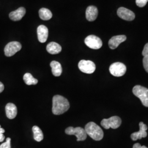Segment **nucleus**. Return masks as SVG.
Segmentation results:
<instances>
[{
	"mask_svg": "<svg viewBox=\"0 0 148 148\" xmlns=\"http://www.w3.org/2000/svg\"><path fill=\"white\" fill-rule=\"evenodd\" d=\"M5 139V137L3 133H0V142H2Z\"/></svg>",
	"mask_w": 148,
	"mask_h": 148,
	"instance_id": "27",
	"label": "nucleus"
},
{
	"mask_svg": "<svg viewBox=\"0 0 148 148\" xmlns=\"http://www.w3.org/2000/svg\"><path fill=\"white\" fill-rule=\"evenodd\" d=\"M78 66L81 71L88 74L93 73L96 68L95 64L93 62L86 60H81L79 61Z\"/></svg>",
	"mask_w": 148,
	"mask_h": 148,
	"instance_id": "7",
	"label": "nucleus"
},
{
	"mask_svg": "<svg viewBox=\"0 0 148 148\" xmlns=\"http://www.w3.org/2000/svg\"><path fill=\"white\" fill-rule=\"evenodd\" d=\"M11 138H7L6 139V141L5 142L0 145V148H11Z\"/></svg>",
	"mask_w": 148,
	"mask_h": 148,
	"instance_id": "22",
	"label": "nucleus"
},
{
	"mask_svg": "<svg viewBox=\"0 0 148 148\" xmlns=\"http://www.w3.org/2000/svg\"><path fill=\"white\" fill-rule=\"evenodd\" d=\"M32 131L34 133V138L38 142L42 141L43 139V134L41 130L37 126H34L32 127Z\"/></svg>",
	"mask_w": 148,
	"mask_h": 148,
	"instance_id": "20",
	"label": "nucleus"
},
{
	"mask_svg": "<svg viewBox=\"0 0 148 148\" xmlns=\"http://www.w3.org/2000/svg\"><path fill=\"white\" fill-rule=\"evenodd\" d=\"M52 112L53 114L59 115L64 114L69 110L70 104L66 98L60 95L53 97Z\"/></svg>",
	"mask_w": 148,
	"mask_h": 148,
	"instance_id": "1",
	"label": "nucleus"
},
{
	"mask_svg": "<svg viewBox=\"0 0 148 148\" xmlns=\"http://www.w3.org/2000/svg\"><path fill=\"white\" fill-rule=\"evenodd\" d=\"M98 14L97 8L94 5H90L87 8L86 11V17L87 21H93L97 19Z\"/></svg>",
	"mask_w": 148,
	"mask_h": 148,
	"instance_id": "14",
	"label": "nucleus"
},
{
	"mask_svg": "<svg viewBox=\"0 0 148 148\" xmlns=\"http://www.w3.org/2000/svg\"><path fill=\"white\" fill-rule=\"evenodd\" d=\"M6 116L9 119H13L17 115V108L16 105L9 103L5 106Z\"/></svg>",
	"mask_w": 148,
	"mask_h": 148,
	"instance_id": "16",
	"label": "nucleus"
},
{
	"mask_svg": "<svg viewBox=\"0 0 148 148\" xmlns=\"http://www.w3.org/2000/svg\"><path fill=\"white\" fill-rule=\"evenodd\" d=\"M4 85L1 82H0V93L3 92V90H4Z\"/></svg>",
	"mask_w": 148,
	"mask_h": 148,
	"instance_id": "28",
	"label": "nucleus"
},
{
	"mask_svg": "<svg viewBox=\"0 0 148 148\" xmlns=\"http://www.w3.org/2000/svg\"><path fill=\"white\" fill-rule=\"evenodd\" d=\"M86 45L88 47L93 49H98L103 45V42L99 37L95 35H90L85 38Z\"/></svg>",
	"mask_w": 148,
	"mask_h": 148,
	"instance_id": "8",
	"label": "nucleus"
},
{
	"mask_svg": "<svg viewBox=\"0 0 148 148\" xmlns=\"http://www.w3.org/2000/svg\"><path fill=\"white\" fill-rule=\"evenodd\" d=\"M85 130L87 135L97 141L101 140L104 137V133L102 129L93 122H90L87 123Z\"/></svg>",
	"mask_w": 148,
	"mask_h": 148,
	"instance_id": "2",
	"label": "nucleus"
},
{
	"mask_svg": "<svg viewBox=\"0 0 148 148\" xmlns=\"http://www.w3.org/2000/svg\"><path fill=\"white\" fill-rule=\"evenodd\" d=\"M117 13L120 18L127 21H132L135 18V14L132 11L125 7H120Z\"/></svg>",
	"mask_w": 148,
	"mask_h": 148,
	"instance_id": "10",
	"label": "nucleus"
},
{
	"mask_svg": "<svg viewBox=\"0 0 148 148\" xmlns=\"http://www.w3.org/2000/svg\"><path fill=\"white\" fill-rule=\"evenodd\" d=\"M133 148H148L147 147L143 145L142 146L139 143H136L133 145Z\"/></svg>",
	"mask_w": 148,
	"mask_h": 148,
	"instance_id": "26",
	"label": "nucleus"
},
{
	"mask_svg": "<svg viewBox=\"0 0 148 148\" xmlns=\"http://www.w3.org/2000/svg\"><path fill=\"white\" fill-rule=\"evenodd\" d=\"M21 49V45L17 41L8 43L5 48V54L7 57H12Z\"/></svg>",
	"mask_w": 148,
	"mask_h": 148,
	"instance_id": "9",
	"label": "nucleus"
},
{
	"mask_svg": "<svg viewBox=\"0 0 148 148\" xmlns=\"http://www.w3.org/2000/svg\"><path fill=\"white\" fill-rule=\"evenodd\" d=\"M142 55L144 57H148V43H147L143 49Z\"/></svg>",
	"mask_w": 148,
	"mask_h": 148,
	"instance_id": "25",
	"label": "nucleus"
},
{
	"mask_svg": "<svg viewBox=\"0 0 148 148\" xmlns=\"http://www.w3.org/2000/svg\"><path fill=\"white\" fill-rule=\"evenodd\" d=\"M37 36L38 41L41 43L45 42L47 40L48 36V29L47 27L41 25L37 27Z\"/></svg>",
	"mask_w": 148,
	"mask_h": 148,
	"instance_id": "13",
	"label": "nucleus"
},
{
	"mask_svg": "<svg viewBox=\"0 0 148 148\" xmlns=\"http://www.w3.org/2000/svg\"><path fill=\"white\" fill-rule=\"evenodd\" d=\"M127 37L125 35H117L111 37L109 41V46L111 49H115L122 42L125 41Z\"/></svg>",
	"mask_w": 148,
	"mask_h": 148,
	"instance_id": "12",
	"label": "nucleus"
},
{
	"mask_svg": "<svg viewBox=\"0 0 148 148\" xmlns=\"http://www.w3.org/2000/svg\"><path fill=\"white\" fill-rule=\"evenodd\" d=\"M65 132L68 135H75L77 138V141H84L87 138V133L85 129L82 127H68Z\"/></svg>",
	"mask_w": 148,
	"mask_h": 148,
	"instance_id": "5",
	"label": "nucleus"
},
{
	"mask_svg": "<svg viewBox=\"0 0 148 148\" xmlns=\"http://www.w3.org/2000/svg\"><path fill=\"white\" fill-rule=\"evenodd\" d=\"M121 119L117 116H112L109 119H104L101 121V125L105 129H116L120 126L121 124Z\"/></svg>",
	"mask_w": 148,
	"mask_h": 148,
	"instance_id": "4",
	"label": "nucleus"
},
{
	"mask_svg": "<svg viewBox=\"0 0 148 148\" xmlns=\"http://www.w3.org/2000/svg\"><path fill=\"white\" fill-rule=\"evenodd\" d=\"M133 93L138 97L146 107H148V89L142 86L137 85L133 88Z\"/></svg>",
	"mask_w": 148,
	"mask_h": 148,
	"instance_id": "3",
	"label": "nucleus"
},
{
	"mask_svg": "<svg viewBox=\"0 0 148 148\" xmlns=\"http://www.w3.org/2000/svg\"><path fill=\"white\" fill-rule=\"evenodd\" d=\"M52 72L54 76H60L62 73V67L61 64L57 61H52L50 63Z\"/></svg>",
	"mask_w": 148,
	"mask_h": 148,
	"instance_id": "18",
	"label": "nucleus"
},
{
	"mask_svg": "<svg viewBox=\"0 0 148 148\" xmlns=\"http://www.w3.org/2000/svg\"><path fill=\"white\" fill-rule=\"evenodd\" d=\"M139 131L138 132L133 133L131 135V138L133 140L136 141L138 139H140L142 138H145L147 136V130H148L147 126L143 122H140L139 123Z\"/></svg>",
	"mask_w": 148,
	"mask_h": 148,
	"instance_id": "11",
	"label": "nucleus"
},
{
	"mask_svg": "<svg viewBox=\"0 0 148 148\" xmlns=\"http://www.w3.org/2000/svg\"><path fill=\"white\" fill-rule=\"evenodd\" d=\"M46 49L48 52L51 54H57L62 51V47L58 43L52 42L48 44Z\"/></svg>",
	"mask_w": 148,
	"mask_h": 148,
	"instance_id": "17",
	"label": "nucleus"
},
{
	"mask_svg": "<svg viewBox=\"0 0 148 148\" xmlns=\"http://www.w3.org/2000/svg\"><path fill=\"white\" fill-rule=\"evenodd\" d=\"M127 68L124 64L120 62H116L112 64L110 68L109 71L110 74L116 77H121L126 73Z\"/></svg>",
	"mask_w": 148,
	"mask_h": 148,
	"instance_id": "6",
	"label": "nucleus"
},
{
	"mask_svg": "<svg viewBox=\"0 0 148 148\" xmlns=\"http://www.w3.org/2000/svg\"><path fill=\"white\" fill-rule=\"evenodd\" d=\"M39 16L40 18L43 21H48L52 17V13L47 8H42L39 10Z\"/></svg>",
	"mask_w": 148,
	"mask_h": 148,
	"instance_id": "19",
	"label": "nucleus"
},
{
	"mask_svg": "<svg viewBox=\"0 0 148 148\" xmlns=\"http://www.w3.org/2000/svg\"><path fill=\"white\" fill-rule=\"evenodd\" d=\"M23 79L27 85H36L38 83V80L34 78L30 73L25 74L23 76Z\"/></svg>",
	"mask_w": 148,
	"mask_h": 148,
	"instance_id": "21",
	"label": "nucleus"
},
{
	"mask_svg": "<svg viewBox=\"0 0 148 148\" xmlns=\"http://www.w3.org/2000/svg\"><path fill=\"white\" fill-rule=\"evenodd\" d=\"M26 10L24 7H20L16 10L11 12L9 14L10 18L13 21H19L25 16Z\"/></svg>",
	"mask_w": 148,
	"mask_h": 148,
	"instance_id": "15",
	"label": "nucleus"
},
{
	"mask_svg": "<svg viewBox=\"0 0 148 148\" xmlns=\"http://www.w3.org/2000/svg\"><path fill=\"white\" fill-rule=\"evenodd\" d=\"M5 132V130L3 128H2L0 125V133H3H3Z\"/></svg>",
	"mask_w": 148,
	"mask_h": 148,
	"instance_id": "29",
	"label": "nucleus"
},
{
	"mask_svg": "<svg viewBox=\"0 0 148 148\" xmlns=\"http://www.w3.org/2000/svg\"><path fill=\"white\" fill-rule=\"evenodd\" d=\"M143 64L144 68L148 73V57H144Z\"/></svg>",
	"mask_w": 148,
	"mask_h": 148,
	"instance_id": "24",
	"label": "nucleus"
},
{
	"mask_svg": "<svg viewBox=\"0 0 148 148\" xmlns=\"http://www.w3.org/2000/svg\"><path fill=\"white\" fill-rule=\"evenodd\" d=\"M148 0H136V5L139 7H143L147 5Z\"/></svg>",
	"mask_w": 148,
	"mask_h": 148,
	"instance_id": "23",
	"label": "nucleus"
}]
</instances>
